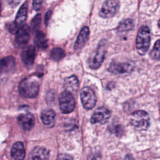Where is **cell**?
Returning <instances> with one entry per match:
<instances>
[{"label": "cell", "instance_id": "1", "mask_svg": "<svg viewBox=\"0 0 160 160\" xmlns=\"http://www.w3.org/2000/svg\"><path fill=\"white\" fill-rule=\"evenodd\" d=\"M150 30L146 26H142L138 32L136 38V49L140 55H144L150 46Z\"/></svg>", "mask_w": 160, "mask_h": 160}, {"label": "cell", "instance_id": "2", "mask_svg": "<svg viewBox=\"0 0 160 160\" xmlns=\"http://www.w3.org/2000/svg\"><path fill=\"white\" fill-rule=\"evenodd\" d=\"M19 91L20 94L24 98H35L39 91V84L32 79H24L19 84Z\"/></svg>", "mask_w": 160, "mask_h": 160}, {"label": "cell", "instance_id": "3", "mask_svg": "<svg viewBox=\"0 0 160 160\" xmlns=\"http://www.w3.org/2000/svg\"><path fill=\"white\" fill-rule=\"evenodd\" d=\"M131 124L137 130H146L149 125V116L144 111H134L131 116Z\"/></svg>", "mask_w": 160, "mask_h": 160}, {"label": "cell", "instance_id": "4", "mask_svg": "<svg viewBox=\"0 0 160 160\" xmlns=\"http://www.w3.org/2000/svg\"><path fill=\"white\" fill-rule=\"evenodd\" d=\"M59 107L62 113L71 112L75 108V100L71 93L65 91L62 92L59 98Z\"/></svg>", "mask_w": 160, "mask_h": 160}, {"label": "cell", "instance_id": "5", "mask_svg": "<svg viewBox=\"0 0 160 160\" xmlns=\"http://www.w3.org/2000/svg\"><path fill=\"white\" fill-rule=\"evenodd\" d=\"M119 8L118 0H106L99 11V16L104 18H112L117 13Z\"/></svg>", "mask_w": 160, "mask_h": 160}, {"label": "cell", "instance_id": "6", "mask_svg": "<svg viewBox=\"0 0 160 160\" xmlns=\"http://www.w3.org/2000/svg\"><path fill=\"white\" fill-rule=\"evenodd\" d=\"M104 44L105 43L103 42V41L102 42H100L96 51L90 58L89 61V66L91 69H98L101 65L104 60L106 52Z\"/></svg>", "mask_w": 160, "mask_h": 160}, {"label": "cell", "instance_id": "7", "mask_svg": "<svg viewBox=\"0 0 160 160\" xmlns=\"http://www.w3.org/2000/svg\"><path fill=\"white\" fill-rule=\"evenodd\" d=\"M81 99L86 109H92L96 104V97L94 91L89 87H84L81 91Z\"/></svg>", "mask_w": 160, "mask_h": 160}, {"label": "cell", "instance_id": "8", "mask_svg": "<svg viewBox=\"0 0 160 160\" xmlns=\"http://www.w3.org/2000/svg\"><path fill=\"white\" fill-rule=\"evenodd\" d=\"M111 117V112L107 108L100 107L98 108L92 114L91 118L92 124L106 123Z\"/></svg>", "mask_w": 160, "mask_h": 160}, {"label": "cell", "instance_id": "9", "mask_svg": "<svg viewBox=\"0 0 160 160\" xmlns=\"http://www.w3.org/2000/svg\"><path fill=\"white\" fill-rule=\"evenodd\" d=\"M132 70V65L128 62L112 61L109 67L108 71L114 74H122Z\"/></svg>", "mask_w": 160, "mask_h": 160}, {"label": "cell", "instance_id": "10", "mask_svg": "<svg viewBox=\"0 0 160 160\" xmlns=\"http://www.w3.org/2000/svg\"><path fill=\"white\" fill-rule=\"evenodd\" d=\"M18 122L24 130L29 131L34 124V117L31 113L22 114L18 117Z\"/></svg>", "mask_w": 160, "mask_h": 160}, {"label": "cell", "instance_id": "11", "mask_svg": "<svg viewBox=\"0 0 160 160\" xmlns=\"http://www.w3.org/2000/svg\"><path fill=\"white\" fill-rule=\"evenodd\" d=\"M16 34V42L19 46H23L28 42L30 36V29L28 25L21 26Z\"/></svg>", "mask_w": 160, "mask_h": 160}, {"label": "cell", "instance_id": "12", "mask_svg": "<svg viewBox=\"0 0 160 160\" xmlns=\"http://www.w3.org/2000/svg\"><path fill=\"white\" fill-rule=\"evenodd\" d=\"M21 58L26 66H31L34 61L35 49L33 46L26 47L21 52Z\"/></svg>", "mask_w": 160, "mask_h": 160}, {"label": "cell", "instance_id": "13", "mask_svg": "<svg viewBox=\"0 0 160 160\" xmlns=\"http://www.w3.org/2000/svg\"><path fill=\"white\" fill-rule=\"evenodd\" d=\"M89 35V29L88 27L84 26L81 30L77 38V39L74 43V48L75 50H79L84 46V44L88 40Z\"/></svg>", "mask_w": 160, "mask_h": 160}, {"label": "cell", "instance_id": "14", "mask_svg": "<svg viewBox=\"0 0 160 160\" xmlns=\"http://www.w3.org/2000/svg\"><path fill=\"white\" fill-rule=\"evenodd\" d=\"M49 157V151L41 146L34 148L31 153V160H48Z\"/></svg>", "mask_w": 160, "mask_h": 160}, {"label": "cell", "instance_id": "15", "mask_svg": "<svg viewBox=\"0 0 160 160\" xmlns=\"http://www.w3.org/2000/svg\"><path fill=\"white\" fill-rule=\"evenodd\" d=\"M11 154L13 160H24L25 150L23 144L20 141L14 143L12 148Z\"/></svg>", "mask_w": 160, "mask_h": 160}, {"label": "cell", "instance_id": "16", "mask_svg": "<svg viewBox=\"0 0 160 160\" xmlns=\"http://www.w3.org/2000/svg\"><path fill=\"white\" fill-rule=\"evenodd\" d=\"M15 67V59L12 56L5 57L0 60V72H8Z\"/></svg>", "mask_w": 160, "mask_h": 160}, {"label": "cell", "instance_id": "17", "mask_svg": "<svg viewBox=\"0 0 160 160\" xmlns=\"http://www.w3.org/2000/svg\"><path fill=\"white\" fill-rule=\"evenodd\" d=\"M79 82L76 76L66 78L64 81V87L66 91L70 93H75L78 88Z\"/></svg>", "mask_w": 160, "mask_h": 160}, {"label": "cell", "instance_id": "18", "mask_svg": "<svg viewBox=\"0 0 160 160\" xmlns=\"http://www.w3.org/2000/svg\"><path fill=\"white\" fill-rule=\"evenodd\" d=\"M56 114L52 109H46L42 112L41 118L42 122L46 125H51L55 121Z\"/></svg>", "mask_w": 160, "mask_h": 160}, {"label": "cell", "instance_id": "19", "mask_svg": "<svg viewBox=\"0 0 160 160\" xmlns=\"http://www.w3.org/2000/svg\"><path fill=\"white\" fill-rule=\"evenodd\" d=\"M27 12H28V6L27 3L24 2L19 8V11L16 16L15 22L19 26L21 25L26 20L27 17Z\"/></svg>", "mask_w": 160, "mask_h": 160}, {"label": "cell", "instance_id": "20", "mask_svg": "<svg viewBox=\"0 0 160 160\" xmlns=\"http://www.w3.org/2000/svg\"><path fill=\"white\" fill-rule=\"evenodd\" d=\"M35 44L40 49H46L48 46L47 39L44 34L40 31H37L35 38H34Z\"/></svg>", "mask_w": 160, "mask_h": 160}, {"label": "cell", "instance_id": "21", "mask_svg": "<svg viewBox=\"0 0 160 160\" xmlns=\"http://www.w3.org/2000/svg\"><path fill=\"white\" fill-rule=\"evenodd\" d=\"M134 27V21L131 19H127L121 22L117 29L119 32H126L131 30Z\"/></svg>", "mask_w": 160, "mask_h": 160}, {"label": "cell", "instance_id": "22", "mask_svg": "<svg viewBox=\"0 0 160 160\" xmlns=\"http://www.w3.org/2000/svg\"><path fill=\"white\" fill-rule=\"evenodd\" d=\"M65 56L64 51L60 48H53L50 52V57L55 61H58Z\"/></svg>", "mask_w": 160, "mask_h": 160}, {"label": "cell", "instance_id": "23", "mask_svg": "<svg viewBox=\"0 0 160 160\" xmlns=\"http://www.w3.org/2000/svg\"><path fill=\"white\" fill-rule=\"evenodd\" d=\"M149 55L150 57L154 60L160 59V39H158L155 42L154 48L151 50Z\"/></svg>", "mask_w": 160, "mask_h": 160}, {"label": "cell", "instance_id": "24", "mask_svg": "<svg viewBox=\"0 0 160 160\" xmlns=\"http://www.w3.org/2000/svg\"><path fill=\"white\" fill-rule=\"evenodd\" d=\"M41 21V16L40 14H36L31 20V26L33 30H36L40 26Z\"/></svg>", "mask_w": 160, "mask_h": 160}, {"label": "cell", "instance_id": "25", "mask_svg": "<svg viewBox=\"0 0 160 160\" xmlns=\"http://www.w3.org/2000/svg\"><path fill=\"white\" fill-rule=\"evenodd\" d=\"M7 27H8V29L9 31V32H11L12 34H16L20 28L18 24H17L15 22L9 23L8 25L7 26Z\"/></svg>", "mask_w": 160, "mask_h": 160}, {"label": "cell", "instance_id": "26", "mask_svg": "<svg viewBox=\"0 0 160 160\" xmlns=\"http://www.w3.org/2000/svg\"><path fill=\"white\" fill-rule=\"evenodd\" d=\"M43 1L44 0H33L32 7L36 11H39L42 5Z\"/></svg>", "mask_w": 160, "mask_h": 160}, {"label": "cell", "instance_id": "27", "mask_svg": "<svg viewBox=\"0 0 160 160\" xmlns=\"http://www.w3.org/2000/svg\"><path fill=\"white\" fill-rule=\"evenodd\" d=\"M56 160H73V158L70 154L62 153L58 156Z\"/></svg>", "mask_w": 160, "mask_h": 160}, {"label": "cell", "instance_id": "28", "mask_svg": "<svg viewBox=\"0 0 160 160\" xmlns=\"http://www.w3.org/2000/svg\"><path fill=\"white\" fill-rule=\"evenodd\" d=\"M21 1V0H8V4L12 7V8H14L16 7L19 2Z\"/></svg>", "mask_w": 160, "mask_h": 160}, {"label": "cell", "instance_id": "29", "mask_svg": "<svg viewBox=\"0 0 160 160\" xmlns=\"http://www.w3.org/2000/svg\"><path fill=\"white\" fill-rule=\"evenodd\" d=\"M51 15H52V11H48L46 13V14H45V16H44V23H45L46 25L48 24V21H49V19H50Z\"/></svg>", "mask_w": 160, "mask_h": 160}, {"label": "cell", "instance_id": "30", "mask_svg": "<svg viewBox=\"0 0 160 160\" xmlns=\"http://www.w3.org/2000/svg\"><path fill=\"white\" fill-rule=\"evenodd\" d=\"M124 160H134V158L131 154H127L124 158Z\"/></svg>", "mask_w": 160, "mask_h": 160}, {"label": "cell", "instance_id": "31", "mask_svg": "<svg viewBox=\"0 0 160 160\" xmlns=\"http://www.w3.org/2000/svg\"><path fill=\"white\" fill-rule=\"evenodd\" d=\"M1 1L2 0H0V13H1Z\"/></svg>", "mask_w": 160, "mask_h": 160}, {"label": "cell", "instance_id": "32", "mask_svg": "<svg viewBox=\"0 0 160 160\" xmlns=\"http://www.w3.org/2000/svg\"><path fill=\"white\" fill-rule=\"evenodd\" d=\"M158 26H159V27L160 28V19L159 20V22H158Z\"/></svg>", "mask_w": 160, "mask_h": 160}]
</instances>
